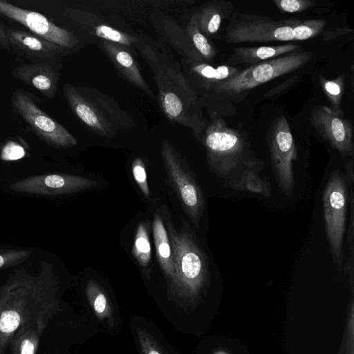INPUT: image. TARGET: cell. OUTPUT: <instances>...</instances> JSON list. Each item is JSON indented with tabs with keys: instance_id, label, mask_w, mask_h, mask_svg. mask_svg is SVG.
Instances as JSON below:
<instances>
[{
	"instance_id": "cell-1",
	"label": "cell",
	"mask_w": 354,
	"mask_h": 354,
	"mask_svg": "<svg viewBox=\"0 0 354 354\" xmlns=\"http://www.w3.org/2000/svg\"><path fill=\"white\" fill-rule=\"evenodd\" d=\"M136 46L153 72L165 115L171 122L192 129L196 137H200L205 122L196 110L198 94L180 64L160 43L143 38Z\"/></svg>"
},
{
	"instance_id": "cell-2",
	"label": "cell",
	"mask_w": 354,
	"mask_h": 354,
	"mask_svg": "<svg viewBox=\"0 0 354 354\" xmlns=\"http://www.w3.org/2000/svg\"><path fill=\"white\" fill-rule=\"evenodd\" d=\"M53 301L44 279L24 274L12 277L0 288V354L25 322L50 318Z\"/></svg>"
},
{
	"instance_id": "cell-3",
	"label": "cell",
	"mask_w": 354,
	"mask_h": 354,
	"mask_svg": "<svg viewBox=\"0 0 354 354\" xmlns=\"http://www.w3.org/2000/svg\"><path fill=\"white\" fill-rule=\"evenodd\" d=\"M326 24L324 19L275 21L241 13L235 15L227 26L225 40L230 44L304 41L317 36Z\"/></svg>"
},
{
	"instance_id": "cell-4",
	"label": "cell",
	"mask_w": 354,
	"mask_h": 354,
	"mask_svg": "<svg viewBox=\"0 0 354 354\" xmlns=\"http://www.w3.org/2000/svg\"><path fill=\"white\" fill-rule=\"evenodd\" d=\"M313 56L310 51L299 50L251 65L228 80L216 84L213 88L217 93L238 94L301 68Z\"/></svg>"
},
{
	"instance_id": "cell-5",
	"label": "cell",
	"mask_w": 354,
	"mask_h": 354,
	"mask_svg": "<svg viewBox=\"0 0 354 354\" xmlns=\"http://www.w3.org/2000/svg\"><path fill=\"white\" fill-rule=\"evenodd\" d=\"M64 95L73 113L87 127L104 136L113 133L120 127H124L129 121L124 119L125 113L119 112L107 100L86 94L84 89L68 83L63 87Z\"/></svg>"
},
{
	"instance_id": "cell-6",
	"label": "cell",
	"mask_w": 354,
	"mask_h": 354,
	"mask_svg": "<svg viewBox=\"0 0 354 354\" xmlns=\"http://www.w3.org/2000/svg\"><path fill=\"white\" fill-rule=\"evenodd\" d=\"M39 100L30 92L16 88L11 95L10 104L13 111L45 142L55 147L76 145L75 138L39 108Z\"/></svg>"
},
{
	"instance_id": "cell-7",
	"label": "cell",
	"mask_w": 354,
	"mask_h": 354,
	"mask_svg": "<svg viewBox=\"0 0 354 354\" xmlns=\"http://www.w3.org/2000/svg\"><path fill=\"white\" fill-rule=\"evenodd\" d=\"M203 139L209 161L218 171H230L241 162L245 140L238 131L230 128L224 120H212L206 127Z\"/></svg>"
},
{
	"instance_id": "cell-8",
	"label": "cell",
	"mask_w": 354,
	"mask_h": 354,
	"mask_svg": "<svg viewBox=\"0 0 354 354\" xmlns=\"http://www.w3.org/2000/svg\"><path fill=\"white\" fill-rule=\"evenodd\" d=\"M323 201L326 236L333 258L339 265L348 204L346 184L339 171H335L330 176L324 192Z\"/></svg>"
},
{
	"instance_id": "cell-9",
	"label": "cell",
	"mask_w": 354,
	"mask_h": 354,
	"mask_svg": "<svg viewBox=\"0 0 354 354\" xmlns=\"http://www.w3.org/2000/svg\"><path fill=\"white\" fill-rule=\"evenodd\" d=\"M268 138L271 163L276 178L283 192L290 196L295 185L292 161L296 159L297 151L286 117L281 115L273 121Z\"/></svg>"
},
{
	"instance_id": "cell-10",
	"label": "cell",
	"mask_w": 354,
	"mask_h": 354,
	"mask_svg": "<svg viewBox=\"0 0 354 354\" xmlns=\"http://www.w3.org/2000/svg\"><path fill=\"white\" fill-rule=\"evenodd\" d=\"M0 13L29 29L32 34L50 41L65 50H71L78 44L73 32L59 27L43 15L17 7L0 0Z\"/></svg>"
},
{
	"instance_id": "cell-11",
	"label": "cell",
	"mask_w": 354,
	"mask_h": 354,
	"mask_svg": "<svg viewBox=\"0 0 354 354\" xmlns=\"http://www.w3.org/2000/svg\"><path fill=\"white\" fill-rule=\"evenodd\" d=\"M310 122L317 133L343 156H353V126L350 120L328 106L318 105L311 111Z\"/></svg>"
},
{
	"instance_id": "cell-12",
	"label": "cell",
	"mask_w": 354,
	"mask_h": 354,
	"mask_svg": "<svg viewBox=\"0 0 354 354\" xmlns=\"http://www.w3.org/2000/svg\"><path fill=\"white\" fill-rule=\"evenodd\" d=\"M95 185L88 179L62 174H44L32 176L9 185L17 192L41 196L66 194L76 192Z\"/></svg>"
},
{
	"instance_id": "cell-13",
	"label": "cell",
	"mask_w": 354,
	"mask_h": 354,
	"mask_svg": "<svg viewBox=\"0 0 354 354\" xmlns=\"http://www.w3.org/2000/svg\"><path fill=\"white\" fill-rule=\"evenodd\" d=\"M6 34L10 50L25 57L30 63L55 62L66 50L50 41L24 30L7 29Z\"/></svg>"
},
{
	"instance_id": "cell-14",
	"label": "cell",
	"mask_w": 354,
	"mask_h": 354,
	"mask_svg": "<svg viewBox=\"0 0 354 354\" xmlns=\"http://www.w3.org/2000/svg\"><path fill=\"white\" fill-rule=\"evenodd\" d=\"M60 68L56 62L24 63L13 68L11 74L47 98L53 99L57 93Z\"/></svg>"
},
{
	"instance_id": "cell-15",
	"label": "cell",
	"mask_w": 354,
	"mask_h": 354,
	"mask_svg": "<svg viewBox=\"0 0 354 354\" xmlns=\"http://www.w3.org/2000/svg\"><path fill=\"white\" fill-rule=\"evenodd\" d=\"M171 238L174 269L187 281L198 280L205 266L201 254L186 237L171 234Z\"/></svg>"
},
{
	"instance_id": "cell-16",
	"label": "cell",
	"mask_w": 354,
	"mask_h": 354,
	"mask_svg": "<svg viewBox=\"0 0 354 354\" xmlns=\"http://www.w3.org/2000/svg\"><path fill=\"white\" fill-rule=\"evenodd\" d=\"M100 44L107 56L125 79L151 97H154L153 91L144 80L137 62L129 52L128 46L102 39L100 41Z\"/></svg>"
},
{
	"instance_id": "cell-17",
	"label": "cell",
	"mask_w": 354,
	"mask_h": 354,
	"mask_svg": "<svg viewBox=\"0 0 354 354\" xmlns=\"http://www.w3.org/2000/svg\"><path fill=\"white\" fill-rule=\"evenodd\" d=\"M64 12L71 19L82 25L91 34L102 40L122 44L128 47L131 45H136L139 41L138 39L131 35L122 32L101 22L98 17L86 11L67 8Z\"/></svg>"
},
{
	"instance_id": "cell-18",
	"label": "cell",
	"mask_w": 354,
	"mask_h": 354,
	"mask_svg": "<svg viewBox=\"0 0 354 354\" xmlns=\"http://www.w3.org/2000/svg\"><path fill=\"white\" fill-rule=\"evenodd\" d=\"M299 49H301L300 45L292 42L273 46L234 47L229 62L251 66L299 50Z\"/></svg>"
},
{
	"instance_id": "cell-19",
	"label": "cell",
	"mask_w": 354,
	"mask_h": 354,
	"mask_svg": "<svg viewBox=\"0 0 354 354\" xmlns=\"http://www.w3.org/2000/svg\"><path fill=\"white\" fill-rule=\"evenodd\" d=\"M162 156L172 178L177 185L183 203L192 211L196 212L201 205L198 189L179 167L173 150L166 141H164L162 144Z\"/></svg>"
},
{
	"instance_id": "cell-20",
	"label": "cell",
	"mask_w": 354,
	"mask_h": 354,
	"mask_svg": "<svg viewBox=\"0 0 354 354\" xmlns=\"http://www.w3.org/2000/svg\"><path fill=\"white\" fill-rule=\"evenodd\" d=\"M50 318H41L24 323L13 335L12 354H36L41 334Z\"/></svg>"
},
{
	"instance_id": "cell-21",
	"label": "cell",
	"mask_w": 354,
	"mask_h": 354,
	"mask_svg": "<svg viewBox=\"0 0 354 354\" xmlns=\"http://www.w3.org/2000/svg\"><path fill=\"white\" fill-rule=\"evenodd\" d=\"M185 76L196 77L198 81L203 83L207 88L228 80L241 70L238 67L228 65H221L217 68L205 63L199 62H187L183 59Z\"/></svg>"
},
{
	"instance_id": "cell-22",
	"label": "cell",
	"mask_w": 354,
	"mask_h": 354,
	"mask_svg": "<svg viewBox=\"0 0 354 354\" xmlns=\"http://www.w3.org/2000/svg\"><path fill=\"white\" fill-rule=\"evenodd\" d=\"M153 236L158 259L166 272H174V262L165 227L159 216H156L153 225Z\"/></svg>"
},
{
	"instance_id": "cell-23",
	"label": "cell",
	"mask_w": 354,
	"mask_h": 354,
	"mask_svg": "<svg viewBox=\"0 0 354 354\" xmlns=\"http://www.w3.org/2000/svg\"><path fill=\"white\" fill-rule=\"evenodd\" d=\"M185 34L197 53L205 61H211L216 55L215 48L200 30L196 14L190 19Z\"/></svg>"
},
{
	"instance_id": "cell-24",
	"label": "cell",
	"mask_w": 354,
	"mask_h": 354,
	"mask_svg": "<svg viewBox=\"0 0 354 354\" xmlns=\"http://www.w3.org/2000/svg\"><path fill=\"white\" fill-rule=\"evenodd\" d=\"M319 80L322 90L329 101L331 110L338 115L344 116L341 102L344 90L345 75L341 73L331 80L320 76Z\"/></svg>"
},
{
	"instance_id": "cell-25",
	"label": "cell",
	"mask_w": 354,
	"mask_h": 354,
	"mask_svg": "<svg viewBox=\"0 0 354 354\" xmlns=\"http://www.w3.org/2000/svg\"><path fill=\"white\" fill-rule=\"evenodd\" d=\"M198 26L203 34H216L221 25L223 17L222 8L216 5H209L203 8L196 13Z\"/></svg>"
},
{
	"instance_id": "cell-26",
	"label": "cell",
	"mask_w": 354,
	"mask_h": 354,
	"mask_svg": "<svg viewBox=\"0 0 354 354\" xmlns=\"http://www.w3.org/2000/svg\"><path fill=\"white\" fill-rule=\"evenodd\" d=\"M134 254L142 266L147 265L151 257V246L146 228L142 224L139 225L136 233Z\"/></svg>"
},
{
	"instance_id": "cell-27",
	"label": "cell",
	"mask_w": 354,
	"mask_h": 354,
	"mask_svg": "<svg viewBox=\"0 0 354 354\" xmlns=\"http://www.w3.org/2000/svg\"><path fill=\"white\" fill-rule=\"evenodd\" d=\"M30 254V252L26 250H0V269L22 263Z\"/></svg>"
},
{
	"instance_id": "cell-28",
	"label": "cell",
	"mask_w": 354,
	"mask_h": 354,
	"mask_svg": "<svg viewBox=\"0 0 354 354\" xmlns=\"http://www.w3.org/2000/svg\"><path fill=\"white\" fill-rule=\"evenodd\" d=\"M273 3L281 12L286 13L301 12L316 3L313 0H274Z\"/></svg>"
},
{
	"instance_id": "cell-29",
	"label": "cell",
	"mask_w": 354,
	"mask_h": 354,
	"mask_svg": "<svg viewBox=\"0 0 354 354\" xmlns=\"http://www.w3.org/2000/svg\"><path fill=\"white\" fill-rule=\"evenodd\" d=\"M239 187L241 189L261 194H267L269 192L265 182L256 174L249 171L242 176Z\"/></svg>"
},
{
	"instance_id": "cell-30",
	"label": "cell",
	"mask_w": 354,
	"mask_h": 354,
	"mask_svg": "<svg viewBox=\"0 0 354 354\" xmlns=\"http://www.w3.org/2000/svg\"><path fill=\"white\" fill-rule=\"evenodd\" d=\"M133 175L136 181L139 185L140 189L143 193L146 195H149V189L147 183V175L145 169L142 165V162L137 159L133 163Z\"/></svg>"
},
{
	"instance_id": "cell-31",
	"label": "cell",
	"mask_w": 354,
	"mask_h": 354,
	"mask_svg": "<svg viewBox=\"0 0 354 354\" xmlns=\"http://www.w3.org/2000/svg\"><path fill=\"white\" fill-rule=\"evenodd\" d=\"M297 77H298L297 75H295V77H292L286 80L281 84L272 88L271 90L268 91L266 93H265V95L266 97H270V96L277 95V93H281L284 89H286V88L290 87L291 85H292L293 83L295 82L296 80L298 78Z\"/></svg>"
},
{
	"instance_id": "cell-32",
	"label": "cell",
	"mask_w": 354,
	"mask_h": 354,
	"mask_svg": "<svg viewBox=\"0 0 354 354\" xmlns=\"http://www.w3.org/2000/svg\"><path fill=\"white\" fill-rule=\"evenodd\" d=\"M106 300L103 294H99L94 301V308L97 313H102L106 308Z\"/></svg>"
},
{
	"instance_id": "cell-33",
	"label": "cell",
	"mask_w": 354,
	"mask_h": 354,
	"mask_svg": "<svg viewBox=\"0 0 354 354\" xmlns=\"http://www.w3.org/2000/svg\"><path fill=\"white\" fill-rule=\"evenodd\" d=\"M0 49L10 50L6 29L0 24Z\"/></svg>"
},
{
	"instance_id": "cell-34",
	"label": "cell",
	"mask_w": 354,
	"mask_h": 354,
	"mask_svg": "<svg viewBox=\"0 0 354 354\" xmlns=\"http://www.w3.org/2000/svg\"><path fill=\"white\" fill-rule=\"evenodd\" d=\"M149 354H159V353L156 351H151Z\"/></svg>"
}]
</instances>
